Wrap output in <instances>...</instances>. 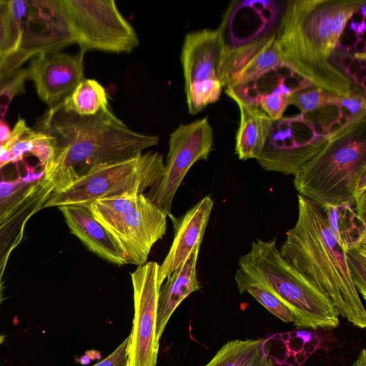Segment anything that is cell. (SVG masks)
Listing matches in <instances>:
<instances>
[{
  "mask_svg": "<svg viewBox=\"0 0 366 366\" xmlns=\"http://www.w3.org/2000/svg\"><path fill=\"white\" fill-rule=\"evenodd\" d=\"M51 137L56 157L44 178L58 192L93 169L124 159L157 145L159 137L131 129L109 107L89 117L50 107L34 129Z\"/></svg>",
  "mask_w": 366,
  "mask_h": 366,
  "instance_id": "6da1fadb",
  "label": "cell"
},
{
  "mask_svg": "<svg viewBox=\"0 0 366 366\" xmlns=\"http://www.w3.org/2000/svg\"><path fill=\"white\" fill-rule=\"evenodd\" d=\"M282 257L325 294L340 315L366 327V311L352 280L345 257L330 226L324 207L298 194V217L286 233Z\"/></svg>",
  "mask_w": 366,
  "mask_h": 366,
  "instance_id": "7a4b0ae2",
  "label": "cell"
},
{
  "mask_svg": "<svg viewBox=\"0 0 366 366\" xmlns=\"http://www.w3.org/2000/svg\"><path fill=\"white\" fill-rule=\"evenodd\" d=\"M339 1H289L275 36L283 66L313 86L344 97L351 80L330 60L337 48L332 21Z\"/></svg>",
  "mask_w": 366,
  "mask_h": 366,
  "instance_id": "3957f363",
  "label": "cell"
},
{
  "mask_svg": "<svg viewBox=\"0 0 366 366\" xmlns=\"http://www.w3.org/2000/svg\"><path fill=\"white\" fill-rule=\"evenodd\" d=\"M234 280L239 294L259 286L278 297L292 311L298 329L332 330L340 325L332 301L281 255L276 239H256L240 257Z\"/></svg>",
  "mask_w": 366,
  "mask_h": 366,
  "instance_id": "277c9868",
  "label": "cell"
},
{
  "mask_svg": "<svg viewBox=\"0 0 366 366\" xmlns=\"http://www.w3.org/2000/svg\"><path fill=\"white\" fill-rule=\"evenodd\" d=\"M294 176L305 198L323 206L355 203L366 192V122L330 137Z\"/></svg>",
  "mask_w": 366,
  "mask_h": 366,
  "instance_id": "5b68a950",
  "label": "cell"
},
{
  "mask_svg": "<svg viewBox=\"0 0 366 366\" xmlns=\"http://www.w3.org/2000/svg\"><path fill=\"white\" fill-rule=\"evenodd\" d=\"M87 205L119 244L128 264H144L154 244L166 233L167 215L144 194L109 197Z\"/></svg>",
  "mask_w": 366,
  "mask_h": 366,
  "instance_id": "8992f818",
  "label": "cell"
},
{
  "mask_svg": "<svg viewBox=\"0 0 366 366\" xmlns=\"http://www.w3.org/2000/svg\"><path fill=\"white\" fill-rule=\"evenodd\" d=\"M162 155L153 151L140 152L122 161L97 167L63 190L52 192L44 208L89 204L102 198L124 194H144L160 178Z\"/></svg>",
  "mask_w": 366,
  "mask_h": 366,
  "instance_id": "52a82bcc",
  "label": "cell"
},
{
  "mask_svg": "<svg viewBox=\"0 0 366 366\" xmlns=\"http://www.w3.org/2000/svg\"><path fill=\"white\" fill-rule=\"evenodd\" d=\"M80 52L131 53L139 38L113 0H58Z\"/></svg>",
  "mask_w": 366,
  "mask_h": 366,
  "instance_id": "ba28073f",
  "label": "cell"
},
{
  "mask_svg": "<svg viewBox=\"0 0 366 366\" xmlns=\"http://www.w3.org/2000/svg\"><path fill=\"white\" fill-rule=\"evenodd\" d=\"M329 137L306 114L282 117L273 121L256 160L264 170L295 175L323 147Z\"/></svg>",
  "mask_w": 366,
  "mask_h": 366,
  "instance_id": "9c48e42d",
  "label": "cell"
},
{
  "mask_svg": "<svg viewBox=\"0 0 366 366\" xmlns=\"http://www.w3.org/2000/svg\"><path fill=\"white\" fill-rule=\"evenodd\" d=\"M213 146V131L207 117L181 124L169 136V152L160 178L145 196L171 219L174 195L192 166L207 160Z\"/></svg>",
  "mask_w": 366,
  "mask_h": 366,
  "instance_id": "30bf717a",
  "label": "cell"
},
{
  "mask_svg": "<svg viewBox=\"0 0 366 366\" xmlns=\"http://www.w3.org/2000/svg\"><path fill=\"white\" fill-rule=\"evenodd\" d=\"M159 264L151 261L130 273L134 314L129 335L127 366H156L159 340L157 335V305L162 285L158 282Z\"/></svg>",
  "mask_w": 366,
  "mask_h": 366,
  "instance_id": "8fae6325",
  "label": "cell"
},
{
  "mask_svg": "<svg viewBox=\"0 0 366 366\" xmlns=\"http://www.w3.org/2000/svg\"><path fill=\"white\" fill-rule=\"evenodd\" d=\"M9 4L21 31L19 50L36 56L76 44L58 0H15L9 1Z\"/></svg>",
  "mask_w": 366,
  "mask_h": 366,
  "instance_id": "7c38bea8",
  "label": "cell"
},
{
  "mask_svg": "<svg viewBox=\"0 0 366 366\" xmlns=\"http://www.w3.org/2000/svg\"><path fill=\"white\" fill-rule=\"evenodd\" d=\"M277 66H283L276 36L259 37L244 44L225 48L217 70L222 87L245 89Z\"/></svg>",
  "mask_w": 366,
  "mask_h": 366,
  "instance_id": "4fadbf2b",
  "label": "cell"
},
{
  "mask_svg": "<svg viewBox=\"0 0 366 366\" xmlns=\"http://www.w3.org/2000/svg\"><path fill=\"white\" fill-rule=\"evenodd\" d=\"M84 54L46 51L31 61L26 77L34 83L39 98L49 107L66 97L84 79Z\"/></svg>",
  "mask_w": 366,
  "mask_h": 366,
  "instance_id": "5bb4252c",
  "label": "cell"
},
{
  "mask_svg": "<svg viewBox=\"0 0 366 366\" xmlns=\"http://www.w3.org/2000/svg\"><path fill=\"white\" fill-rule=\"evenodd\" d=\"M224 50L219 28L196 31L185 36L181 54L185 93L209 79L218 78L217 70Z\"/></svg>",
  "mask_w": 366,
  "mask_h": 366,
  "instance_id": "9a60e30c",
  "label": "cell"
},
{
  "mask_svg": "<svg viewBox=\"0 0 366 366\" xmlns=\"http://www.w3.org/2000/svg\"><path fill=\"white\" fill-rule=\"evenodd\" d=\"M214 202L206 196L181 218L172 219L174 236L170 249L159 265L158 282L164 281L188 258L197 245H200L209 222Z\"/></svg>",
  "mask_w": 366,
  "mask_h": 366,
  "instance_id": "2e32d148",
  "label": "cell"
},
{
  "mask_svg": "<svg viewBox=\"0 0 366 366\" xmlns=\"http://www.w3.org/2000/svg\"><path fill=\"white\" fill-rule=\"evenodd\" d=\"M58 208L71 233L77 237L89 251L118 266L128 264L119 244L94 217L87 204L63 205Z\"/></svg>",
  "mask_w": 366,
  "mask_h": 366,
  "instance_id": "e0dca14e",
  "label": "cell"
},
{
  "mask_svg": "<svg viewBox=\"0 0 366 366\" xmlns=\"http://www.w3.org/2000/svg\"><path fill=\"white\" fill-rule=\"evenodd\" d=\"M200 245H197L184 263L167 278L160 289L157 317V335L160 340L177 307L191 293L200 290L197 262Z\"/></svg>",
  "mask_w": 366,
  "mask_h": 366,
  "instance_id": "ac0fdd59",
  "label": "cell"
},
{
  "mask_svg": "<svg viewBox=\"0 0 366 366\" xmlns=\"http://www.w3.org/2000/svg\"><path fill=\"white\" fill-rule=\"evenodd\" d=\"M225 93L237 103L240 112L236 154L240 160L256 159L263 149L273 121L259 104L242 99L230 89H225Z\"/></svg>",
  "mask_w": 366,
  "mask_h": 366,
  "instance_id": "d6986e66",
  "label": "cell"
},
{
  "mask_svg": "<svg viewBox=\"0 0 366 366\" xmlns=\"http://www.w3.org/2000/svg\"><path fill=\"white\" fill-rule=\"evenodd\" d=\"M323 207L330 226L345 252L366 240V221L358 215L355 202Z\"/></svg>",
  "mask_w": 366,
  "mask_h": 366,
  "instance_id": "ffe728a7",
  "label": "cell"
},
{
  "mask_svg": "<svg viewBox=\"0 0 366 366\" xmlns=\"http://www.w3.org/2000/svg\"><path fill=\"white\" fill-rule=\"evenodd\" d=\"M263 340L227 341L204 366H269L264 353Z\"/></svg>",
  "mask_w": 366,
  "mask_h": 366,
  "instance_id": "44dd1931",
  "label": "cell"
},
{
  "mask_svg": "<svg viewBox=\"0 0 366 366\" xmlns=\"http://www.w3.org/2000/svg\"><path fill=\"white\" fill-rule=\"evenodd\" d=\"M61 103L64 110L81 117L93 116L109 107L103 86L94 79L85 78Z\"/></svg>",
  "mask_w": 366,
  "mask_h": 366,
  "instance_id": "7402d4cb",
  "label": "cell"
},
{
  "mask_svg": "<svg viewBox=\"0 0 366 366\" xmlns=\"http://www.w3.org/2000/svg\"><path fill=\"white\" fill-rule=\"evenodd\" d=\"M342 97L312 85L295 89L290 94V104L296 106L302 114L307 113L340 103Z\"/></svg>",
  "mask_w": 366,
  "mask_h": 366,
  "instance_id": "603a6c76",
  "label": "cell"
},
{
  "mask_svg": "<svg viewBox=\"0 0 366 366\" xmlns=\"http://www.w3.org/2000/svg\"><path fill=\"white\" fill-rule=\"evenodd\" d=\"M20 43V28L11 13L9 1H0V56L17 51Z\"/></svg>",
  "mask_w": 366,
  "mask_h": 366,
  "instance_id": "cb8c5ba5",
  "label": "cell"
},
{
  "mask_svg": "<svg viewBox=\"0 0 366 366\" xmlns=\"http://www.w3.org/2000/svg\"><path fill=\"white\" fill-rule=\"evenodd\" d=\"M345 257L355 288L366 300V240L346 250Z\"/></svg>",
  "mask_w": 366,
  "mask_h": 366,
  "instance_id": "d4e9b609",
  "label": "cell"
},
{
  "mask_svg": "<svg viewBox=\"0 0 366 366\" xmlns=\"http://www.w3.org/2000/svg\"><path fill=\"white\" fill-rule=\"evenodd\" d=\"M248 292L272 315L285 322H293L295 317L292 311L278 297L259 286L246 287L243 292Z\"/></svg>",
  "mask_w": 366,
  "mask_h": 366,
  "instance_id": "484cf974",
  "label": "cell"
},
{
  "mask_svg": "<svg viewBox=\"0 0 366 366\" xmlns=\"http://www.w3.org/2000/svg\"><path fill=\"white\" fill-rule=\"evenodd\" d=\"M366 5L365 0H340L332 21V37L338 47L340 39L347 23Z\"/></svg>",
  "mask_w": 366,
  "mask_h": 366,
  "instance_id": "4316f807",
  "label": "cell"
},
{
  "mask_svg": "<svg viewBox=\"0 0 366 366\" xmlns=\"http://www.w3.org/2000/svg\"><path fill=\"white\" fill-rule=\"evenodd\" d=\"M34 131L32 147L29 153L39 159L43 167L44 174H46L49 171L54 162L56 147L51 137L41 132Z\"/></svg>",
  "mask_w": 366,
  "mask_h": 366,
  "instance_id": "83f0119b",
  "label": "cell"
},
{
  "mask_svg": "<svg viewBox=\"0 0 366 366\" xmlns=\"http://www.w3.org/2000/svg\"><path fill=\"white\" fill-rule=\"evenodd\" d=\"M256 101L272 121L282 118L290 104V94L276 92L260 93L256 97Z\"/></svg>",
  "mask_w": 366,
  "mask_h": 366,
  "instance_id": "f1b7e54d",
  "label": "cell"
},
{
  "mask_svg": "<svg viewBox=\"0 0 366 366\" xmlns=\"http://www.w3.org/2000/svg\"><path fill=\"white\" fill-rule=\"evenodd\" d=\"M129 336L106 358L92 366H127Z\"/></svg>",
  "mask_w": 366,
  "mask_h": 366,
  "instance_id": "f546056e",
  "label": "cell"
},
{
  "mask_svg": "<svg viewBox=\"0 0 366 366\" xmlns=\"http://www.w3.org/2000/svg\"><path fill=\"white\" fill-rule=\"evenodd\" d=\"M34 134L35 131L29 128L11 147L10 149L12 157L11 162L21 160L24 154L30 152Z\"/></svg>",
  "mask_w": 366,
  "mask_h": 366,
  "instance_id": "4dcf8cb0",
  "label": "cell"
},
{
  "mask_svg": "<svg viewBox=\"0 0 366 366\" xmlns=\"http://www.w3.org/2000/svg\"><path fill=\"white\" fill-rule=\"evenodd\" d=\"M11 135V130L9 124L4 121L0 119V144H4L6 143Z\"/></svg>",
  "mask_w": 366,
  "mask_h": 366,
  "instance_id": "1f68e13d",
  "label": "cell"
},
{
  "mask_svg": "<svg viewBox=\"0 0 366 366\" xmlns=\"http://www.w3.org/2000/svg\"><path fill=\"white\" fill-rule=\"evenodd\" d=\"M7 56H0V81L14 73L9 66Z\"/></svg>",
  "mask_w": 366,
  "mask_h": 366,
  "instance_id": "d6a6232c",
  "label": "cell"
},
{
  "mask_svg": "<svg viewBox=\"0 0 366 366\" xmlns=\"http://www.w3.org/2000/svg\"><path fill=\"white\" fill-rule=\"evenodd\" d=\"M352 366H366V351L365 349L362 350Z\"/></svg>",
  "mask_w": 366,
  "mask_h": 366,
  "instance_id": "836d02e7",
  "label": "cell"
},
{
  "mask_svg": "<svg viewBox=\"0 0 366 366\" xmlns=\"http://www.w3.org/2000/svg\"><path fill=\"white\" fill-rule=\"evenodd\" d=\"M4 300V290H0V307Z\"/></svg>",
  "mask_w": 366,
  "mask_h": 366,
  "instance_id": "e575fe53",
  "label": "cell"
},
{
  "mask_svg": "<svg viewBox=\"0 0 366 366\" xmlns=\"http://www.w3.org/2000/svg\"><path fill=\"white\" fill-rule=\"evenodd\" d=\"M6 151L9 150H7L4 144H0V157Z\"/></svg>",
  "mask_w": 366,
  "mask_h": 366,
  "instance_id": "d590c367",
  "label": "cell"
},
{
  "mask_svg": "<svg viewBox=\"0 0 366 366\" xmlns=\"http://www.w3.org/2000/svg\"><path fill=\"white\" fill-rule=\"evenodd\" d=\"M5 337H6L4 334L0 335V345L4 342Z\"/></svg>",
  "mask_w": 366,
  "mask_h": 366,
  "instance_id": "8d00e7d4",
  "label": "cell"
}]
</instances>
